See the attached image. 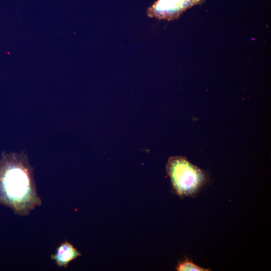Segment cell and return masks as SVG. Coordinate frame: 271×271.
<instances>
[{
	"label": "cell",
	"instance_id": "6da1fadb",
	"mask_svg": "<svg viewBox=\"0 0 271 271\" xmlns=\"http://www.w3.org/2000/svg\"><path fill=\"white\" fill-rule=\"evenodd\" d=\"M0 203L21 216L42 204L33 169L24 153L5 154L0 159Z\"/></svg>",
	"mask_w": 271,
	"mask_h": 271
},
{
	"label": "cell",
	"instance_id": "7a4b0ae2",
	"mask_svg": "<svg viewBox=\"0 0 271 271\" xmlns=\"http://www.w3.org/2000/svg\"><path fill=\"white\" fill-rule=\"evenodd\" d=\"M167 170L174 189L181 196L195 193L204 182L201 171L182 157L171 158Z\"/></svg>",
	"mask_w": 271,
	"mask_h": 271
},
{
	"label": "cell",
	"instance_id": "3957f363",
	"mask_svg": "<svg viewBox=\"0 0 271 271\" xmlns=\"http://www.w3.org/2000/svg\"><path fill=\"white\" fill-rule=\"evenodd\" d=\"M206 0H157L147 9L148 17L171 21L178 19L187 10L201 5Z\"/></svg>",
	"mask_w": 271,
	"mask_h": 271
},
{
	"label": "cell",
	"instance_id": "277c9868",
	"mask_svg": "<svg viewBox=\"0 0 271 271\" xmlns=\"http://www.w3.org/2000/svg\"><path fill=\"white\" fill-rule=\"evenodd\" d=\"M81 255V253L71 243L65 240L57 246L55 253L51 254V258L57 266L67 268L71 261Z\"/></svg>",
	"mask_w": 271,
	"mask_h": 271
},
{
	"label": "cell",
	"instance_id": "5b68a950",
	"mask_svg": "<svg viewBox=\"0 0 271 271\" xmlns=\"http://www.w3.org/2000/svg\"><path fill=\"white\" fill-rule=\"evenodd\" d=\"M176 270L178 271H208L209 269L201 267L185 258L179 262L176 267Z\"/></svg>",
	"mask_w": 271,
	"mask_h": 271
}]
</instances>
